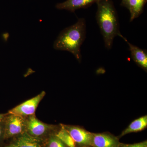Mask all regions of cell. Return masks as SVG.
Wrapping results in <instances>:
<instances>
[{"mask_svg": "<svg viewBox=\"0 0 147 147\" xmlns=\"http://www.w3.org/2000/svg\"><path fill=\"white\" fill-rule=\"evenodd\" d=\"M96 19L105 47L110 49L114 38L120 36L117 16L112 0H98Z\"/></svg>", "mask_w": 147, "mask_h": 147, "instance_id": "6da1fadb", "label": "cell"}, {"mask_svg": "<svg viewBox=\"0 0 147 147\" xmlns=\"http://www.w3.org/2000/svg\"><path fill=\"white\" fill-rule=\"evenodd\" d=\"M86 35V21L84 18H79L75 24L61 32L53 47L56 50L68 51L80 62L82 59L81 47Z\"/></svg>", "mask_w": 147, "mask_h": 147, "instance_id": "7a4b0ae2", "label": "cell"}, {"mask_svg": "<svg viewBox=\"0 0 147 147\" xmlns=\"http://www.w3.org/2000/svg\"><path fill=\"white\" fill-rule=\"evenodd\" d=\"M26 117L8 114L3 120V139L16 137L26 131Z\"/></svg>", "mask_w": 147, "mask_h": 147, "instance_id": "3957f363", "label": "cell"}, {"mask_svg": "<svg viewBox=\"0 0 147 147\" xmlns=\"http://www.w3.org/2000/svg\"><path fill=\"white\" fill-rule=\"evenodd\" d=\"M45 94V91H42L35 97L23 102L9 110L8 114L16 115L24 117H27L35 115L38 106Z\"/></svg>", "mask_w": 147, "mask_h": 147, "instance_id": "277c9868", "label": "cell"}, {"mask_svg": "<svg viewBox=\"0 0 147 147\" xmlns=\"http://www.w3.org/2000/svg\"><path fill=\"white\" fill-rule=\"evenodd\" d=\"M55 128V125L42 122L35 115L26 119V132L33 137L42 138Z\"/></svg>", "mask_w": 147, "mask_h": 147, "instance_id": "5b68a950", "label": "cell"}, {"mask_svg": "<svg viewBox=\"0 0 147 147\" xmlns=\"http://www.w3.org/2000/svg\"><path fill=\"white\" fill-rule=\"evenodd\" d=\"M75 143L80 146L92 145V134L83 129L74 126L62 125Z\"/></svg>", "mask_w": 147, "mask_h": 147, "instance_id": "8992f818", "label": "cell"}, {"mask_svg": "<svg viewBox=\"0 0 147 147\" xmlns=\"http://www.w3.org/2000/svg\"><path fill=\"white\" fill-rule=\"evenodd\" d=\"M12 144L14 147H43L45 142L43 138L33 137L26 131L16 137Z\"/></svg>", "mask_w": 147, "mask_h": 147, "instance_id": "52a82bcc", "label": "cell"}, {"mask_svg": "<svg viewBox=\"0 0 147 147\" xmlns=\"http://www.w3.org/2000/svg\"><path fill=\"white\" fill-rule=\"evenodd\" d=\"M128 44L131 57L135 63L145 70L147 69V53L146 51L143 50L129 42L126 38L121 35L120 36Z\"/></svg>", "mask_w": 147, "mask_h": 147, "instance_id": "ba28073f", "label": "cell"}, {"mask_svg": "<svg viewBox=\"0 0 147 147\" xmlns=\"http://www.w3.org/2000/svg\"><path fill=\"white\" fill-rule=\"evenodd\" d=\"M98 0H67L65 1L57 4L56 8L65 9L74 12L79 9L86 8L96 3Z\"/></svg>", "mask_w": 147, "mask_h": 147, "instance_id": "9c48e42d", "label": "cell"}, {"mask_svg": "<svg viewBox=\"0 0 147 147\" xmlns=\"http://www.w3.org/2000/svg\"><path fill=\"white\" fill-rule=\"evenodd\" d=\"M92 134V145L94 147H119L120 143L117 139L109 134Z\"/></svg>", "mask_w": 147, "mask_h": 147, "instance_id": "30bf717a", "label": "cell"}, {"mask_svg": "<svg viewBox=\"0 0 147 147\" xmlns=\"http://www.w3.org/2000/svg\"><path fill=\"white\" fill-rule=\"evenodd\" d=\"M147 0H128L127 7L130 13V21L138 18L142 13Z\"/></svg>", "mask_w": 147, "mask_h": 147, "instance_id": "8fae6325", "label": "cell"}, {"mask_svg": "<svg viewBox=\"0 0 147 147\" xmlns=\"http://www.w3.org/2000/svg\"><path fill=\"white\" fill-rule=\"evenodd\" d=\"M147 126V116L139 118L132 121L121 134L120 137L132 132L142 131Z\"/></svg>", "mask_w": 147, "mask_h": 147, "instance_id": "7c38bea8", "label": "cell"}, {"mask_svg": "<svg viewBox=\"0 0 147 147\" xmlns=\"http://www.w3.org/2000/svg\"><path fill=\"white\" fill-rule=\"evenodd\" d=\"M55 136L59 138L64 144L68 147H76L75 142L71 138L67 131L64 128L63 126L59 131L55 134Z\"/></svg>", "mask_w": 147, "mask_h": 147, "instance_id": "4fadbf2b", "label": "cell"}, {"mask_svg": "<svg viewBox=\"0 0 147 147\" xmlns=\"http://www.w3.org/2000/svg\"><path fill=\"white\" fill-rule=\"evenodd\" d=\"M59 138L55 135H51L47 143V147H66Z\"/></svg>", "mask_w": 147, "mask_h": 147, "instance_id": "5bb4252c", "label": "cell"}, {"mask_svg": "<svg viewBox=\"0 0 147 147\" xmlns=\"http://www.w3.org/2000/svg\"><path fill=\"white\" fill-rule=\"evenodd\" d=\"M119 147H147V141H145L132 144H119Z\"/></svg>", "mask_w": 147, "mask_h": 147, "instance_id": "9a60e30c", "label": "cell"}, {"mask_svg": "<svg viewBox=\"0 0 147 147\" xmlns=\"http://www.w3.org/2000/svg\"><path fill=\"white\" fill-rule=\"evenodd\" d=\"M4 125L3 121L0 122V141L2 138H3Z\"/></svg>", "mask_w": 147, "mask_h": 147, "instance_id": "2e32d148", "label": "cell"}, {"mask_svg": "<svg viewBox=\"0 0 147 147\" xmlns=\"http://www.w3.org/2000/svg\"><path fill=\"white\" fill-rule=\"evenodd\" d=\"M128 0H122V5L124 6L127 7V3H128Z\"/></svg>", "mask_w": 147, "mask_h": 147, "instance_id": "e0dca14e", "label": "cell"}, {"mask_svg": "<svg viewBox=\"0 0 147 147\" xmlns=\"http://www.w3.org/2000/svg\"><path fill=\"white\" fill-rule=\"evenodd\" d=\"M6 115V114H0V122L3 120Z\"/></svg>", "mask_w": 147, "mask_h": 147, "instance_id": "ac0fdd59", "label": "cell"}, {"mask_svg": "<svg viewBox=\"0 0 147 147\" xmlns=\"http://www.w3.org/2000/svg\"><path fill=\"white\" fill-rule=\"evenodd\" d=\"M5 147H14V146L12 144H11L8 145V146H7Z\"/></svg>", "mask_w": 147, "mask_h": 147, "instance_id": "d6986e66", "label": "cell"}]
</instances>
